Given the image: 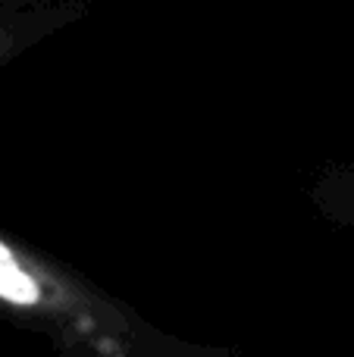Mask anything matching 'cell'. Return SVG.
Returning <instances> with one entry per match:
<instances>
[{
    "label": "cell",
    "instance_id": "obj_3",
    "mask_svg": "<svg viewBox=\"0 0 354 357\" xmlns=\"http://www.w3.org/2000/svg\"><path fill=\"white\" fill-rule=\"evenodd\" d=\"M317 201L332 220L354 229V167L336 169L332 176H326L317 188Z\"/></svg>",
    "mask_w": 354,
    "mask_h": 357
},
{
    "label": "cell",
    "instance_id": "obj_2",
    "mask_svg": "<svg viewBox=\"0 0 354 357\" xmlns=\"http://www.w3.org/2000/svg\"><path fill=\"white\" fill-rule=\"evenodd\" d=\"M79 13V0H0V69Z\"/></svg>",
    "mask_w": 354,
    "mask_h": 357
},
{
    "label": "cell",
    "instance_id": "obj_1",
    "mask_svg": "<svg viewBox=\"0 0 354 357\" xmlns=\"http://www.w3.org/2000/svg\"><path fill=\"white\" fill-rule=\"evenodd\" d=\"M0 310L56 339L63 348L107 357L201 354L151 329L129 307L75 276L56 257L35 251L0 229Z\"/></svg>",
    "mask_w": 354,
    "mask_h": 357
}]
</instances>
